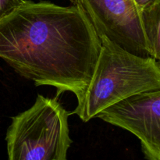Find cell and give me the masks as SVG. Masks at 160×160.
<instances>
[{
    "label": "cell",
    "mask_w": 160,
    "mask_h": 160,
    "mask_svg": "<svg viewBox=\"0 0 160 160\" xmlns=\"http://www.w3.org/2000/svg\"><path fill=\"white\" fill-rule=\"evenodd\" d=\"M142 28L150 57L160 61V0L141 10Z\"/></svg>",
    "instance_id": "8992f818"
},
{
    "label": "cell",
    "mask_w": 160,
    "mask_h": 160,
    "mask_svg": "<svg viewBox=\"0 0 160 160\" xmlns=\"http://www.w3.org/2000/svg\"><path fill=\"white\" fill-rule=\"evenodd\" d=\"M102 42L77 5L24 0L0 20V58L36 86L79 98L91 81Z\"/></svg>",
    "instance_id": "6da1fadb"
},
{
    "label": "cell",
    "mask_w": 160,
    "mask_h": 160,
    "mask_svg": "<svg viewBox=\"0 0 160 160\" xmlns=\"http://www.w3.org/2000/svg\"><path fill=\"white\" fill-rule=\"evenodd\" d=\"M79 6L100 37L106 36L129 52L149 57L141 11L134 0H70Z\"/></svg>",
    "instance_id": "277c9868"
},
{
    "label": "cell",
    "mask_w": 160,
    "mask_h": 160,
    "mask_svg": "<svg viewBox=\"0 0 160 160\" xmlns=\"http://www.w3.org/2000/svg\"><path fill=\"white\" fill-rule=\"evenodd\" d=\"M70 115L56 98L38 95L30 109L12 118L6 137L9 159H67Z\"/></svg>",
    "instance_id": "3957f363"
},
{
    "label": "cell",
    "mask_w": 160,
    "mask_h": 160,
    "mask_svg": "<svg viewBox=\"0 0 160 160\" xmlns=\"http://www.w3.org/2000/svg\"><path fill=\"white\" fill-rule=\"evenodd\" d=\"M159 1V0H134L138 9L140 11L145 9V8L148 7V6H152V5L158 2Z\"/></svg>",
    "instance_id": "ba28073f"
},
{
    "label": "cell",
    "mask_w": 160,
    "mask_h": 160,
    "mask_svg": "<svg viewBox=\"0 0 160 160\" xmlns=\"http://www.w3.org/2000/svg\"><path fill=\"white\" fill-rule=\"evenodd\" d=\"M24 0H0V20L21 6Z\"/></svg>",
    "instance_id": "52a82bcc"
},
{
    "label": "cell",
    "mask_w": 160,
    "mask_h": 160,
    "mask_svg": "<svg viewBox=\"0 0 160 160\" xmlns=\"http://www.w3.org/2000/svg\"><path fill=\"white\" fill-rule=\"evenodd\" d=\"M101 49L89 84L70 114L84 122L132 95L160 88V65L152 57L129 52L100 37Z\"/></svg>",
    "instance_id": "7a4b0ae2"
},
{
    "label": "cell",
    "mask_w": 160,
    "mask_h": 160,
    "mask_svg": "<svg viewBox=\"0 0 160 160\" xmlns=\"http://www.w3.org/2000/svg\"><path fill=\"white\" fill-rule=\"evenodd\" d=\"M159 65H160V61H159Z\"/></svg>",
    "instance_id": "9c48e42d"
},
{
    "label": "cell",
    "mask_w": 160,
    "mask_h": 160,
    "mask_svg": "<svg viewBox=\"0 0 160 160\" xmlns=\"http://www.w3.org/2000/svg\"><path fill=\"white\" fill-rule=\"evenodd\" d=\"M96 117L135 135L145 159L160 160V88L128 97Z\"/></svg>",
    "instance_id": "5b68a950"
}]
</instances>
